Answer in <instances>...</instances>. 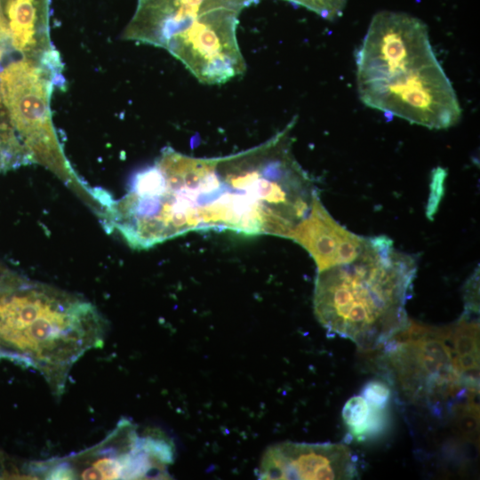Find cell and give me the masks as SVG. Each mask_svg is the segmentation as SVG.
Listing matches in <instances>:
<instances>
[{
	"label": "cell",
	"instance_id": "obj_1",
	"mask_svg": "<svg viewBox=\"0 0 480 480\" xmlns=\"http://www.w3.org/2000/svg\"><path fill=\"white\" fill-rule=\"evenodd\" d=\"M356 66L358 95L367 107L429 129H446L460 119L457 95L421 20L377 12L356 52Z\"/></svg>",
	"mask_w": 480,
	"mask_h": 480
},
{
	"label": "cell",
	"instance_id": "obj_2",
	"mask_svg": "<svg viewBox=\"0 0 480 480\" xmlns=\"http://www.w3.org/2000/svg\"><path fill=\"white\" fill-rule=\"evenodd\" d=\"M417 260L386 236L368 237L353 261L318 272L314 313L329 333L369 351L382 347L409 323Z\"/></svg>",
	"mask_w": 480,
	"mask_h": 480
},
{
	"label": "cell",
	"instance_id": "obj_3",
	"mask_svg": "<svg viewBox=\"0 0 480 480\" xmlns=\"http://www.w3.org/2000/svg\"><path fill=\"white\" fill-rule=\"evenodd\" d=\"M102 321L90 303L43 284L0 288V340L46 371L61 372L102 341Z\"/></svg>",
	"mask_w": 480,
	"mask_h": 480
},
{
	"label": "cell",
	"instance_id": "obj_4",
	"mask_svg": "<svg viewBox=\"0 0 480 480\" xmlns=\"http://www.w3.org/2000/svg\"><path fill=\"white\" fill-rule=\"evenodd\" d=\"M60 60L23 56L0 72V104L29 161L62 175L73 172L53 127L51 96L63 82Z\"/></svg>",
	"mask_w": 480,
	"mask_h": 480
},
{
	"label": "cell",
	"instance_id": "obj_5",
	"mask_svg": "<svg viewBox=\"0 0 480 480\" xmlns=\"http://www.w3.org/2000/svg\"><path fill=\"white\" fill-rule=\"evenodd\" d=\"M383 346L404 391L413 400L435 404L478 393L459 366L452 326H428L409 320Z\"/></svg>",
	"mask_w": 480,
	"mask_h": 480
},
{
	"label": "cell",
	"instance_id": "obj_6",
	"mask_svg": "<svg viewBox=\"0 0 480 480\" xmlns=\"http://www.w3.org/2000/svg\"><path fill=\"white\" fill-rule=\"evenodd\" d=\"M258 476L261 479H353L358 476L357 460L340 443L282 442L265 451Z\"/></svg>",
	"mask_w": 480,
	"mask_h": 480
},
{
	"label": "cell",
	"instance_id": "obj_7",
	"mask_svg": "<svg viewBox=\"0 0 480 480\" xmlns=\"http://www.w3.org/2000/svg\"><path fill=\"white\" fill-rule=\"evenodd\" d=\"M259 0H138L124 37L164 48L200 19L218 11L243 8Z\"/></svg>",
	"mask_w": 480,
	"mask_h": 480
},
{
	"label": "cell",
	"instance_id": "obj_8",
	"mask_svg": "<svg viewBox=\"0 0 480 480\" xmlns=\"http://www.w3.org/2000/svg\"><path fill=\"white\" fill-rule=\"evenodd\" d=\"M289 239L303 247L314 260L317 272L356 260L364 250L368 237L340 225L324 206L316 193L308 213L296 226Z\"/></svg>",
	"mask_w": 480,
	"mask_h": 480
},
{
	"label": "cell",
	"instance_id": "obj_9",
	"mask_svg": "<svg viewBox=\"0 0 480 480\" xmlns=\"http://www.w3.org/2000/svg\"><path fill=\"white\" fill-rule=\"evenodd\" d=\"M51 0H0L9 44L23 56L60 60L50 38Z\"/></svg>",
	"mask_w": 480,
	"mask_h": 480
},
{
	"label": "cell",
	"instance_id": "obj_10",
	"mask_svg": "<svg viewBox=\"0 0 480 480\" xmlns=\"http://www.w3.org/2000/svg\"><path fill=\"white\" fill-rule=\"evenodd\" d=\"M342 419L350 436L356 441H364L384 430L388 412L387 409L371 406L360 395L346 402L342 409Z\"/></svg>",
	"mask_w": 480,
	"mask_h": 480
},
{
	"label": "cell",
	"instance_id": "obj_11",
	"mask_svg": "<svg viewBox=\"0 0 480 480\" xmlns=\"http://www.w3.org/2000/svg\"><path fill=\"white\" fill-rule=\"evenodd\" d=\"M303 6L327 20L340 17L348 0H286Z\"/></svg>",
	"mask_w": 480,
	"mask_h": 480
},
{
	"label": "cell",
	"instance_id": "obj_12",
	"mask_svg": "<svg viewBox=\"0 0 480 480\" xmlns=\"http://www.w3.org/2000/svg\"><path fill=\"white\" fill-rule=\"evenodd\" d=\"M361 396L371 406L387 409L391 398V389L383 381L373 380L364 386Z\"/></svg>",
	"mask_w": 480,
	"mask_h": 480
}]
</instances>
